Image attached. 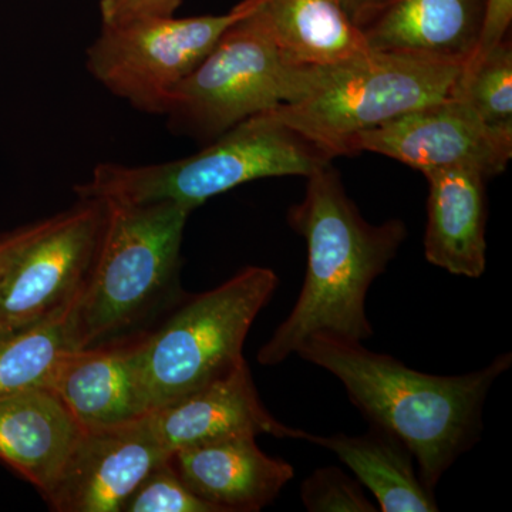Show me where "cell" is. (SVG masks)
I'll return each mask as SVG.
<instances>
[{
  "instance_id": "1",
  "label": "cell",
  "mask_w": 512,
  "mask_h": 512,
  "mask_svg": "<svg viewBox=\"0 0 512 512\" xmlns=\"http://www.w3.org/2000/svg\"><path fill=\"white\" fill-rule=\"evenodd\" d=\"M288 222L306 241L308 268L288 318L259 350L264 366L281 365L315 336L362 343L372 338L367 292L407 237L402 220L367 222L330 164L309 175Z\"/></svg>"
},
{
  "instance_id": "2",
  "label": "cell",
  "mask_w": 512,
  "mask_h": 512,
  "mask_svg": "<svg viewBox=\"0 0 512 512\" xmlns=\"http://www.w3.org/2000/svg\"><path fill=\"white\" fill-rule=\"evenodd\" d=\"M296 355L338 377L370 426L409 448L421 481L433 491L480 439L488 393L512 365L511 353H503L466 375H427L362 342L328 336L306 340Z\"/></svg>"
},
{
  "instance_id": "3",
  "label": "cell",
  "mask_w": 512,
  "mask_h": 512,
  "mask_svg": "<svg viewBox=\"0 0 512 512\" xmlns=\"http://www.w3.org/2000/svg\"><path fill=\"white\" fill-rule=\"evenodd\" d=\"M103 202L99 249L73 305L77 349L126 342L128 333L174 298L184 229L194 211L174 201Z\"/></svg>"
},
{
  "instance_id": "4",
  "label": "cell",
  "mask_w": 512,
  "mask_h": 512,
  "mask_svg": "<svg viewBox=\"0 0 512 512\" xmlns=\"http://www.w3.org/2000/svg\"><path fill=\"white\" fill-rule=\"evenodd\" d=\"M332 160L274 109L241 121L190 157L147 165L99 164L74 192L79 200L174 201L195 210L249 181L286 175L308 178Z\"/></svg>"
},
{
  "instance_id": "5",
  "label": "cell",
  "mask_w": 512,
  "mask_h": 512,
  "mask_svg": "<svg viewBox=\"0 0 512 512\" xmlns=\"http://www.w3.org/2000/svg\"><path fill=\"white\" fill-rule=\"evenodd\" d=\"M461 69L367 49L340 62L299 67L295 96L275 111L333 158L350 156L357 134L450 96Z\"/></svg>"
},
{
  "instance_id": "6",
  "label": "cell",
  "mask_w": 512,
  "mask_h": 512,
  "mask_svg": "<svg viewBox=\"0 0 512 512\" xmlns=\"http://www.w3.org/2000/svg\"><path fill=\"white\" fill-rule=\"evenodd\" d=\"M275 272L248 266L192 296L160 328L136 340L150 412L183 399L245 362L249 329L278 288Z\"/></svg>"
},
{
  "instance_id": "7",
  "label": "cell",
  "mask_w": 512,
  "mask_h": 512,
  "mask_svg": "<svg viewBox=\"0 0 512 512\" xmlns=\"http://www.w3.org/2000/svg\"><path fill=\"white\" fill-rule=\"evenodd\" d=\"M239 18L168 97L163 116L175 134L208 144L241 121L289 103L299 66L286 62L254 13Z\"/></svg>"
},
{
  "instance_id": "8",
  "label": "cell",
  "mask_w": 512,
  "mask_h": 512,
  "mask_svg": "<svg viewBox=\"0 0 512 512\" xmlns=\"http://www.w3.org/2000/svg\"><path fill=\"white\" fill-rule=\"evenodd\" d=\"M239 18L225 15L138 20L103 26L87 49L90 74L109 92L146 113L164 114L168 97Z\"/></svg>"
},
{
  "instance_id": "9",
  "label": "cell",
  "mask_w": 512,
  "mask_h": 512,
  "mask_svg": "<svg viewBox=\"0 0 512 512\" xmlns=\"http://www.w3.org/2000/svg\"><path fill=\"white\" fill-rule=\"evenodd\" d=\"M106 221V205L79 200L37 222L0 276V338L72 306L89 278Z\"/></svg>"
},
{
  "instance_id": "10",
  "label": "cell",
  "mask_w": 512,
  "mask_h": 512,
  "mask_svg": "<svg viewBox=\"0 0 512 512\" xmlns=\"http://www.w3.org/2000/svg\"><path fill=\"white\" fill-rule=\"evenodd\" d=\"M352 150L382 154L423 175L468 167L488 178L510 163L512 137L488 127L466 100L450 94L357 134Z\"/></svg>"
},
{
  "instance_id": "11",
  "label": "cell",
  "mask_w": 512,
  "mask_h": 512,
  "mask_svg": "<svg viewBox=\"0 0 512 512\" xmlns=\"http://www.w3.org/2000/svg\"><path fill=\"white\" fill-rule=\"evenodd\" d=\"M170 457L146 416L121 426L84 430L43 497L57 512H121L141 481Z\"/></svg>"
},
{
  "instance_id": "12",
  "label": "cell",
  "mask_w": 512,
  "mask_h": 512,
  "mask_svg": "<svg viewBox=\"0 0 512 512\" xmlns=\"http://www.w3.org/2000/svg\"><path fill=\"white\" fill-rule=\"evenodd\" d=\"M161 446L173 454L231 437L269 434L276 439L305 440L308 433L276 420L256 390L248 363L146 416Z\"/></svg>"
},
{
  "instance_id": "13",
  "label": "cell",
  "mask_w": 512,
  "mask_h": 512,
  "mask_svg": "<svg viewBox=\"0 0 512 512\" xmlns=\"http://www.w3.org/2000/svg\"><path fill=\"white\" fill-rule=\"evenodd\" d=\"M254 436L181 448L170 461L188 488L217 512H255L274 503L295 468L268 456Z\"/></svg>"
},
{
  "instance_id": "14",
  "label": "cell",
  "mask_w": 512,
  "mask_h": 512,
  "mask_svg": "<svg viewBox=\"0 0 512 512\" xmlns=\"http://www.w3.org/2000/svg\"><path fill=\"white\" fill-rule=\"evenodd\" d=\"M484 19L485 0H389L360 32L375 52L466 66Z\"/></svg>"
},
{
  "instance_id": "15",
  "label": "cell",
  "mask_w": 512,
  "mask_h": 512,
  "mask_svg": "<svg viewBox=\"0 0 512 512\" xmlns=\"http://www.w3.org/2000/svg\"><path fill=\"white\" fill-rule=\"evenodd\" d=\"M49 389L83 430L133 423L150 413L134 342L72 350Z\"/></svg>"
},
{
  "instance_id": "16",
  "label": "cell",
  "mask_w": 512,
  "mask_h": 512,
  "mask_svg": "<svg viewBox=\"0 0 512 512\" xmlns=\"http://www.w3.org/2000/svg\"><path fill=\"white\" fill-rule=\"evenodd\" d=\"M424 177L429 184L424 256L450 274L480 278L487 268V178L468 167L443 168Z\"/></svg>"
},
{
  "instance_id": "17",
  "label": "cell",
  "mask_w": 512,
  "mask_h": 512,
  "mask_svg": "<svg viewBox=\"0 0 512 512\" xmlns=\"http://www.w3.org/2000/svg\"><path fill=\"white\" fill-rule=\"evenodd\" d=\"M83 427L46 387L0 399V461L45 494L83 436Z\"/></svg>"
},
{
  "instance_id": "18",
  "label": "cell",
  "mask_w": 512,
  "mask_h": 512,
  "mask_svg": "<svg viewBox=\"0 0 512 512\" xmlns=\"http://www.w3.org/2000/svg\"><path fill=\"white\" fill-rule=\"evenodd\" d=\"M293 66H323L365 52L362 32L340 0H242Z\"/></svg>"
},
{
  "instance_id": "19",
  "label": "cell",
  "mask_w": 512,
  "mask_h": 512,
  "mask_svg": "<svg viewBox=\"0 0 512 512\" xmlns=\"http://www.w3.org/2000/svg\"><path fill=\"white\" fill-rule=\"evenodd\" d=\"M306 441L326 448L355 473L383 512L440 511L434 491L421 481L409 448L389 431L370 426L362 436L333 434Z\"/></svg>"
},
{
  "instance_id": "20",
  "label": "cell",
  "mask_w": 512,
  "mask_h": 512,
  "mask_svg": "<svg viewBox=\"0 0 512 512\" xmlns=\"http://www.w3.org/2000/svg\"><path fill=\"white\" fill-rule=\"evenodd\" d=\"M73 305L0 338V399L49 389L64 357L77 350Z\"/></svg>"
},
{
  "instance_id": "21",
  "label": "cell",
  "mask_w": 512,
  "mask_h": 512,
  "mask_svg": "<svg viewBox=\"0 0 512 512\" xmlns=\"http://www.w3.org/2000/svg\"><path fill=\"white\" fill-rule=\"evenodd\" d=\"M451 94L466 100L488 127L512 137L510 37L463 66Z\"/></svg>"
},
{
  "instance_id": "22",
  "label": "cell",
  "mask_w": 512,
  "mask_h": 512,
  "mask_svg": "<svg viewBox=\"0 0 512 512\" xmlns=\"http://www.w3.org/2000/svg\"><path fill=\"white\" fill-rule=\"evenodd\" d=\"M121 512H217L178 476L170 458L154 468L128 497Z\"/></svg>"
},
{
  "instance_id": "23",
  "label": "cell",
  "mask_w": 512,
  "mask_h": 512,
  "mask_svg": "<svg viewBox=\"0 0 512 512\" xmlns=\"http://www.w3.org/2000/svg\"><path fill=\"white\" fill-rule=\"evenodd\" d=\"M301 500L309 512H375L363 485L339 467L313 471L301 485Z\"/></svg>"
},
{
  "instance_id": "24",
  "label": "cell",
  "mask_w": 512,
  "mask_h": 512,
  "mask_svg": "<svg viewBox=\"0 0 512 512\" xmlns=\"http://www.w3.org/2000/svg\"><path fill=\"white\" fill-rule=\"evenodd\" d=\"M183 0H100L103 26H121L138 20L170 18Z\"/></svg>"
},
{
  "instance_id": "25",
  "label": "cell",
  "mask_w": 512,
  "mask_h": 512,
  "mask_svg": "<svg viewBox=\"0 0 512 512\" xmlns=\"http://www.w3.org/2000/svg\"><path fill=\"white\" fill-rule=\"evenodd\" d=\"M512 22V0H485V19L476 55L483 56L498 43L508 39ZM471 59V60H473ZM470 60V62H471Z\"/></svg>"
},
{
  "instance_id": "26",
  "label": "cell",
  "mask_w": 512,
  "mask_h": 512,
  "mask_svg": "<svg viewBox=\"0 0 512 512\" xmlns=\"http://www.w3.org/2000/svg\"><path fill=\"white\" fill-rule=\"evenodd\" d=\"M37 222L25 225V227L15 229L12 232L0 235V276L5 271L6 266L12 261L13 256L19 251V248L25 244L30 235L35 232Z\"/></svg>"
},
{
  "instance_id": "27",
  "label": "cell",
  "mask_w": 512,
  "mask_h": 512,
  "mask_svg": "<svg viewBox=\"0 0 512 512\" xmlns=\"http://www.w3.org/2000/svg\"><path fill=\"white\" fill-rule=\"evenodd\" d=\"M389 0H340L343 10L356 28H363Z\"/></svg>"
}]
</instances>
